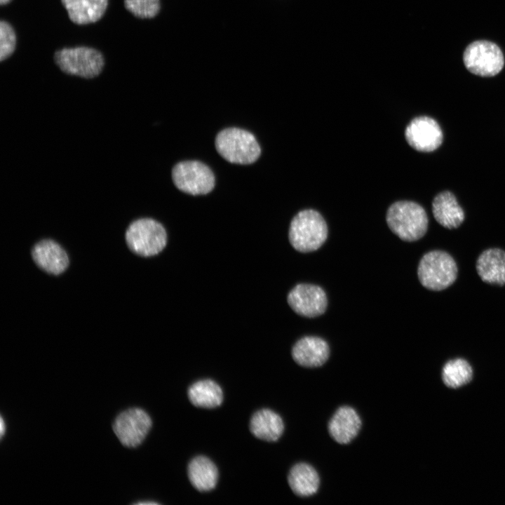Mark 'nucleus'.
I'll return each instance as SVG.
<instances>
[{"instance_id": "nucleus-1", "label": "nucleus", "mask_w": 505, "mask_h": 505, "mask_svg": "<svg viewBox=\"0 0 505 505\" xmlns=\"http://www.w3.org/2000/svg\"><path fill=\"white\" fill-rule=\"evenodd\" d=\"M386 220L391 231L405 241H415L424 236L428 227L425 210L418 203L400 201L389 208Z\"/></svg>"}, {"instance_id": "nucleus-2", "label": "nucleus", "mask_w": 505, "mask_h": 505, "mask_svg": "<svg viewBox=\"0 0 505 505\" xmlns=\"http://www.w3.org/2000/svg\"><path fill=\"white\" fill-rule=\"evenodd\" d=\"M328 227L323 216L312 209L299 212L292 220L288 237L292 246L301 252L318 250L326 241Z\"/></svg>"}, {"instance_id": "nucleus-3", "label": "nucleus", "mask_w": 505, "mask_h": 505, "mask_svg": "<svg viewBox=\"0 0 505 505\" xmlns=\"http://www.w3.org/2000/svg\"><path fill=\"white\" fill-rule=\"evenodd\" d=\"M53 58L63 73L85 79L97 77L105 66L102 53L88 46L63 48L56 50Z\"/></svg>"}, {"instance_id": "nucleus-4", "label": "nucleus", "mask_w": 505, "mask_h": 505, "mask_svg": "<svg viewBox=\"0 0 505 505\" xmlns=\"http://www.w3.org/2000/svg\"><path fill=\"white\" fill-rule=\"evenodd\" d=\"M457 275L458 268L453 257L439 250L425 253L417 268L419 282L424 288L433 291L447 288L456 281Z\"/></svg>"}, {"instance_id": "nucleus-5", "label": "nucleus", "mask_w": 505, "mask_h": 505, "mask_svg": "<svg viewBox=\"0 0 505 505\" xmlns=\"http://www.w3.org/2000/svg\"><path fill=\"white\" fill-rule=\"evenodd\" d=\"M215 144L220 155L232 163H252L261 154L255 137L241 128H229L221 130L216 136Z\"/></svg>"}, {"instance_id": "nucleus-6", "label": "nucleus", "mask_w": 505, "mask_h": 505, "mask_svg": "<svg viewBox=\"0 0 505 505\" xmlns=\"http://www.w3.org/2000/svg\"><path fill=\"white\" fill-rule=\"evenodd\" d=\"M129 249L142 257L157 255L167 243V234L163 225L152 218L132 221L125 232Z\"/></svg>"}, {"instance_id": "nucleus-7", "label": "nucleus", "mask_w": 505, "mask_h": 505, "mask_svg": "<svg viewBox=\"0 0 505 505\" xmlns=\"http://www.w3.org/2000/svg\"><path fill=\"white\" fill-rule=\"evenodd\" d=\"M463 60L466 69L480 76H493L501 72L504 65L503 53L493 42L479 40L465 49Z\"/></svg>"}, {"instance_id": "nucleus-8", "label": "nucleus", "mask_w": 505, "mask_h": 505, "mask_svg": "<svg viewBox=\"0 0 505 505\" xmlns=\"http://www.w3.org/2000/svg\"><path fill=\"white\" fill-rule=\"evenodd\" d=\"M175 185L182 191L192 195L206 194L215 186V176L204 163L186 161L177 163L172 170Z\"/></svg>"}, {"instance_id": "nucleus-9", "label": "nucleus", "mask_w": 505, "mask_h": 505, "mask_svg": "<svg viewBox=\"0 0 505 505\" xmlns=\"http://www.w3.org/2000/svg\"><path fill=\"white\" fill-rule=\"evenodd\" d=\"M152 424V419L144 410L133 408L121 412L115 419L112 428L123 445L135 447L145 438Z\"/></svg>"}, {"instance_id": "nucleus-10", "label": "nucleus", "mask_w": 505, "mask_h": 505, "mask_svg": "<svg viewBox=\"0 0 505 505\" xmlns=\"http://www.w3.org/2000/svg\"><path fill=\"white\" fill-rule=\"evenodd\" d=\"M287 300L295 313L309 318L323 314L328 305L326 294L323 288L307 283L295 286L288 293Z\"/></svg>"}, {"instance_id": "nucleus-11", "label": "nucleus", "mask_w": 505, "mask_h": 505, "mask_svg": "<svg viewBox=\"0 0 505 505\" xmlns=\"http://www.w3.org/2000/svg\"><path fill=\"white\" fill-rule=\"evenodd\" d=\"M406 141L413 149L422 152H431L443 142V135L438 122L429 116L413 119L405 128Z\"/></svg>"}, {"instance_id": "nucleus-12", "label": "nucleus", "mask_w": 505, "mask_h": 505, "mask_svg": "<svg viewBox=\"0 0 505 505\" xmlns=\"http://www.w3.org/2000/svg\"><path fill=\"white\" fill-rule=\"evenodd\" d=\"M32 256L41 269L53 275L62 274L69 264L65 250L50 239H43L36 243L32 250Z\"/></svg>"}, {"instance_id": "nucleus-13", "label": "nucleus", "mask_w": 505, "mask_h": 505, "mask_svg": "<svg viewBox=\"0 0 505 505\" xmlns=\"http://www.w3.org/2000/svg\"><path fill=\"white\" fill-rule=\"evenodd\" d=\"M330 348L322 338L306 336L299 339L292 349V356L299 365L316 368L323 365L328 359Z\"/></svg>"}, {"instance_id": "nucleus-14", "label": "nucleus", "mask_w": 505, "mask_h": 505, "mask_svg": "<svg viewBox=\"0 0 505 505\" xmlns=\"http://www.w3.org/2000/svg\"><path fill=\"white\" fill-rule=\"evenodd\" d=\"M361 425V419L354 408L342 406L332 417L328 428L335 441L339 444H347L358 436Z\"/></svg>"}, {"instance_id": "nucleus-15", "label": "nucleus", "mask_w": 505, "mask_h": 505, "mask_svg": "<svg viewBox=\"0 0 505 505\" xmlns=\"http://www.w3.org/2000/svg\"><path fill=\"white\" fill-rule=\"evenodd\" d=\"M476 271L480 279L487 283L505 285V251L492 248L485 250L476 261Z\"/></svg>"}, {"instance_id": "nucleus-16", "label": "nucleus", "mask_w": 505, "mask_h": 505, "mask_svg": "<svg viewBox=\"0 0 505 505\" xmlns=\"http://www.w3.org/2000/svg\"><path fill=\"white\" fill-rule=\"evenodd\" d=\"M432 211L437 222L449 229L459 227L465 217L456 197L449 191L440 192L434 198Z\"/></svg>"}, {"instance_id": "nucleus-17", "label": "nucleus", "mask_w": 505, "mask_h": 505, "mask_svg": "<svg viewBox=\"0 0 505 505\" xmlns=\"http://www.w3.org/2000/svg\"><path fill=\"white\" fill-rule=\"evenodd\" d=\"M70 20L79 25L94 23L106 12L108 0H61Z\"/></svg>"}, {"instance_id": "nucleus-18", "label": "nucleus", "mask_w": 505, "mask_h": 505, "mask_svg": "<svg viewBox=\"0 0 505 505\" xmlns=\"http://www.w3.org/2000/svg\"><path fill=\"white\" fill-rule=\"evenodd\" d=\"M250 430L252 434L259 439L275 442L281 436L284 424L281 417L275 412L262 409L251 417Z\"/></svg>"}, {"instance_id": "nucleus-19", "label": "nucleus", "mask_w": 505, "mask_h": 505, "mask_svg": "<svg viewBox=\"0 0 505 505\" xmlns=\"http://www.w3.org/2000/svg\"><path fill=\"white\" fill-rule=\"evenodd\" d=\"M288 481L292 491L297 496L306 497L316 493L320 478L316 469L307 463H298L292 467Z\"/></svg>"}, {"instance_id": "nucleus-20", "label": "nucleus", "mask_w": 505, "mask_h": 505, "mask_svg": "<svg viewBox=\"0 0 505 505\" xmlns=\"http://www.w3.org/2000/svg\"><path fill=\"white\" fill-rule=\"evenodd\" d=\"M188 477L191 485L198 491L213 490L218 480V471L215 464L208 457L198 456L188 466Z\"/></svg>"}, {"instance_id": "nucleus-21", "label": "nucleus", "mask_w": 505, "mask_h": 505, "mask_svg": "<svg viewBox=\"0 0 505 505\" xmlns=\"http://www.w3.org/2000/svg\"><path fill=\"white\" fill-rule=\"evenodd\" d=\"M190 402L196 407L214 408L223 400L221 387L211 379H203L194 383L188 389Z\"/></svg>"}, {"instance_id": "nucleus-22", "label": "nucleus", "mask_w": 505, "mask_h": 505, "mask_svg": "<svg viewBox=\"0 0 505 505\" xmlns=\"http://www.w3.org/2000/svg\"><path fill=\"white\" fill-rule=\"evenodd\" d=\"M441 376L445 386L457 389L471 381L473 369L466 360L457 358L451 359L445 363Z\"/></svg>"}, {"instance_id": "nucleus-23", "label": "nucleus", "mask_w": 505, "mask_h": 505, "mask_svg": "<svg viewBox=\"0 0 505 505\" xmlns=\"http://www.w3.org/2000/svg\"><path fill=\"white\" fill-rule=\"evenodd\" d=\"M123 3L128 11L141 20L153 19L161 10V0H124Z\"/></svg>"}, {"instance_id": "nucleus-24", "label": "nucleus", "mask_w": 505, "mask_h": 505, "mask_svg": "<svg viewBox=\"0 0 505 505\" xmlns=\"http://www.w3.org/2000/svg\"><path fill=\"white\" fill-rule=\"evenodd\" d=\"M17 37L12 25L7 21L0 22V61L8 59L16 48Z\"/></svg>"}, {"instance_id": "nucleus-25", "label": "nucleus", "mask_w": 505, "mask_h": 505, "mask_svg": "<svg viewBox=\"0 0 505 505\" xmlns=\"http://www.w3.org/2000/svg\"><path fill=\"white\" fill-rule=\"evenodd\" d=\"M0 428H1V430H0L1 436L2 437V436H3L4 433V419H3L2 417H1Z\"/></svg>"}, {"instance_id": "nucleus-26", "label": "nucleus", "mask_w": 505, "mask_h": 505, "mask_svg": "<svg viewBox=\"0 0 505 505\" xmlns=\"http://www.w3.org/2000/svg\"><path fill=\"white\" fill-rule=\"evenodd\" d=\"M158 503L154 502V501H144V502H138L137 504H156Z\"/></svg>"}, {"instance_id": "nucleus-27", "label": "nucleus", "mask_w": 505, "mask_h": 505, "mask_svg": "<svg viewBox=\"0 0 505 505\" xmlns=\"http://www.w3.org/2000/svg\"><path fill=\"white\" fill-rule=\"evenodd\" d=\"M12 0H0L1 6L6 5L9 4Z\"/></svg>"}]
</instances>
